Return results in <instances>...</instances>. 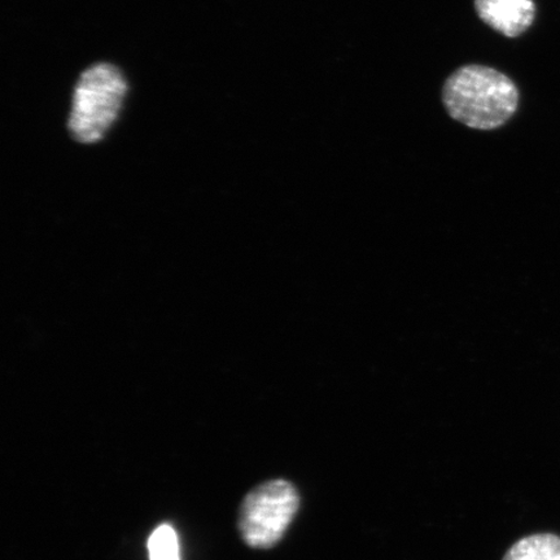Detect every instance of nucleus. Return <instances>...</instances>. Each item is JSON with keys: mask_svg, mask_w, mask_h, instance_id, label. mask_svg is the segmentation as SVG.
I'll list each match as a JSON object with an SVG mask.
<instances>
[{"mask_svg": "<svg viewBox=\"0 0 560 560\" xmlns=\"http://www.w3.org/2000/svg\"><path fill=\"white\" fill-rule=\"evenodd\" d=\"M443 102L455 121L471 129L494 130L515 114L520 90L499 70L466 66L447 79Z\"/></svg>", "mask_w": 560, "mask_h": 560, "instance_id": "nucleus-1", "label": "nucleus"}, {"mask_svg": "<svg viewBox=\"0 0 560 560\" xmlns=\"http://www.w3.org/2000/svg\"><path fill=\"white\" fill-rule=\"evenodd\" d=\"M128 83L121 70L109 62H100L81 74L68 120V129L77 142L96 143L107 135L120 115Z\"/></svg>", "mask_w": 560, "mask_h": 560, "instance_id": "nucleus-2", "label": "nucleus"}, {"mask_svg": "<svg viewBox=\"0 0 560 560\" xmlns=\"http://www.w3.org/2000/svg\"><path fill=\"white\" fill-rule=\"evenodd\" d=\"M300 508L295 486L287 480H271L245 497L240 514V530L245 544L254 549H270L289 529Z\"/></svg>", "mask_w": 560, "mask_h": 560, "instance_id": "nucleus-3", "label": "nucleus"}, {"mask_svg": "<svg viewBox=\"0 0 560 560\" xmlns=\"http://www.w3.org/2000/svg\"><path fill=\"white\" fill-rule=\"evenodd\" d=\"M475 7L488 26L509 38L527 32L536 18L534 0H475Z\"/></svg>", "mask_w": 560, "mask_h": 560, "instance_id": "nucleus-4", "label": "nucleus"}, {"mask_svg": "<svg viewBox=\"0 0 560 560\" xmlns=\"http://www.w3.org/2000/svg\"><path fill=\"white\" fill-rule=\"evenodd\" d=\"M502 560H560V536L536 534L516 541Z\"/></svg>", "mask_w": 560, "mask_h": 560, "instance_id": "nucleus-5", "label": "nucleus"}, {"mask_svg": "<svg viewBox=\"0 0 560 560\" xmlns=\"http://www.w3.org/2000/svg\"><path fill=\"white\" fill-rule=\"evenodd\" d=\"M150 560H179V541L172 525H160L149 540Z\"/></svg>", "mask_w": 560, "mask_h": 560, "instance_id": "nucleus-6", "label": "nucleus"}]
</instances>
